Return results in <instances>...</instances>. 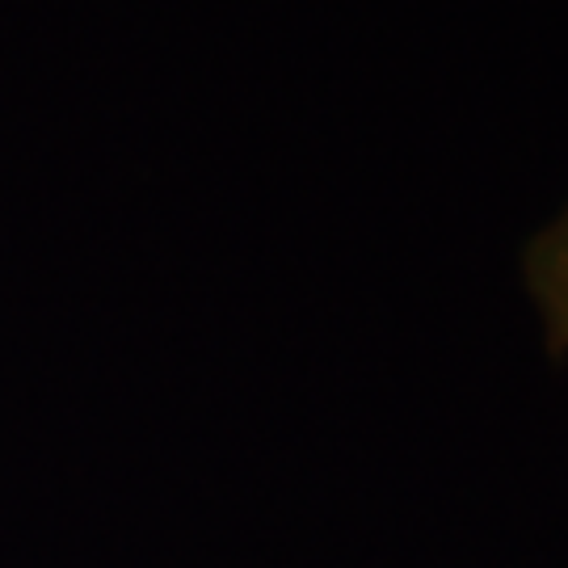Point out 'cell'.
Returning <instances> with one entry per match:
<instances>
[{
  "mask_svg": "<svg viewBox=\"0 0 568 568\" xmlns=\"http://www.w3.org/2000/svg\"><path fill=\"white\" fill-rule=\"evenodd\" d=\"M530 286L548 312V325L568 342V211L530 248Z\"/></svg>",
  "mask_w": 568,
  "mask_h": 568,
  "instance_id": "6da1fadb",
  "label": "cell"
}]
</instances>
